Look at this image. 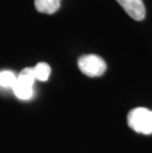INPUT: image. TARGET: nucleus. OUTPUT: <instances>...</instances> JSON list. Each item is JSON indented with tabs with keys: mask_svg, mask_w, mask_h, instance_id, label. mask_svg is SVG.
Listing matches in <instances>:
<instances>
[{
	"mask_svg": "<svg viewBox=\"0 0 152 153\" xmlns=\"http://www.w3.org/2000/svg\"><path fill=\"white\" fill-rule=\"evenodd\" d=\"M36 81L34 68L26 67L17 75L13 91L18 99L28 100L33 95V86Z\"/></svg>",
	"mask_w": 152,
	"mask_h": 153,
	"instance_id": "nucleus-2",
	"label": "nucleus"
},
{
	"mask_svg": "<svg viewBox=\"0 0 152 153\" xmlns=\"http://www.w3.org/2000/svg\"><path fill=\"white\" fill-rule=\"evenodd\" d=\"M36 80L47 81L50 74V67L46 62H40L34 67Z\"/></svg>",
	"mask_w": 152,
	"mask_h": 153,
	"instance_id": "nucleus-6",
	"label": "nucleus"
},
{
	"mask_svg": "<svg viewBox=\"0 0 152 153\" xmlns=\"http://www.w3.org/2000/svg\"><path fill=\"white\" fill-rule=\"evenodd\" d=\"M78 67L80 71L89 77H98L104 74L107 64L102 57L96 54L82 55L78 59Z\"/></svg>",
	"mask_w": 152,
	"mask_h": 153,
	"instance_id": "nucleus-3",
	"label": "nucleus"
},
{
	"mask_svg": "<svg viewBox=\"0 0 152 153\" xmlns=\"http://www.w3.org/2000/svg\"><path fill=\"white\" fill-rule=\"evenodd\" d=\"M61 0H35V7L38 12L53 14L60 7Z\"/></svg>",
	"mask_w": 152,
	"mask_h": 153,
	"instance_id": "nucleus-5",
	"label": "nucleus"
},
{
	"mask_svg": "<svg viewBox=\"0 0 152 153\" xmlns=\"http://www.w3.org/2000/svg\"><path fill=\"white\" fill-rule=\"evenodd\" d=\"M16 78L17 76L15 75V73L10 70L1 71L0 72V86L3 88H13L16 82Z\"/></svg>",
	"mask_w": 152,
	"mask_h": 153,
	"instance_id": "nucleus-7",
	"label": "nucleus"
},
{
	"mask_svg": "<svg viewBox=\"0 0 152 153\" xmlns=\"http://www.w3.org/2000/svg\"><path fill=\"white\" fill-rule=\"evenodd\" d=\"M117 1L127 12V14L135 21H141L145 18V6L143 0H117Z\"/></svg>",
	"mask_w": 152,
	"mask_h": 153,
	"instance_id": "nucleus-4",
	"label": "nucleus"
},
{
	"mask_svg": "<svg viewBox=\"0 0 152 153\" xmlns=\"http://www.w3.org/2000/svg\"><path fill=\"white\" fill-rule=\"evenodd\" d=\"M129 128L141 134H152V111L146 108H135L128 115Z\"/></svg>",
	"mask_w": 152,
	"mask_h": 153,
	"instance_id": "nucleus-1",
	"label": "nucleus"
}]
</instances>
